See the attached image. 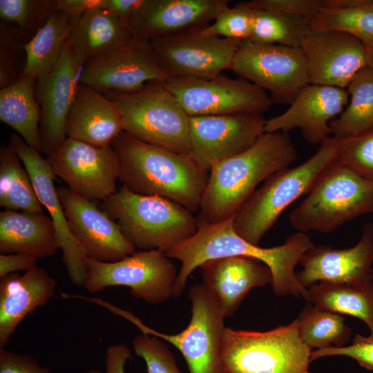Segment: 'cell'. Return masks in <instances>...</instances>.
I'll return each mask as SVG.
<instances>
[{
  "mask_svg": "<svg viewBox=\"0 0 373 373\" xmlns=\"http://www.w3.org/2000/svg\"><path fill=\"white\" fill-rule=\"evenodd\" d=\"M235 216L216 223L198 220L196 232L187 240L167 251L170 258L182 265L175 285L174 297H179L185 289L192 272L207 260L227 256H241L264 262L272 274V288L276 295L303 297L307 289L298 282L296 266L303 255L314 246L305 233L289 236L284 244L269 248L254 245L238 236L233 229Z\"/></svg>",
  "mask_w": 373,
  "mask_h": 373,
  "instance_id": "6da1fadb",
  "label": "cell"
},
{
  "mask_svg": "<svg viewBox=\"0 0 373 373\" xmlns=\"http://www.w3.org/2000/svg\"><path fill=\"white\" fill-rule=\"evenodd\" d=\"M119 164V180L130 191L154 195L200 210L209 173L188 154L149 144L125 131L111 142Z\"/></svg>",
  "mask_w": 373,
  "mask_h": 373,
  "instance_id": "7a4b0ae2",
  "label": "cell"
},
{
  "mask_svg": "<svg viewBox=\"0 0 373 373\" xmlns=\"http://www.w3.org/2000/svg\"><path fill=\"white\" fill-rule=\"evenodd\" d=\"M296 157L288 133L265 132L250 148L211 169L198 220L216 223L235 216L259 184Z\"/></svg>",
  "mask_w": 373,
  "mask_h": 373,
  "instance_id": "3957f363",
  "label": "cell"
},
{
  "mask_svg": "<svg viewBox=\"0 0 373 373\" xmlns=\"http://www.w3.org/2000/svg\"><path fill=\"white\" fill-rule=\"evenodd\" d=\"M102 207L137 251L165 254L198 229V220L180 204L158 196L134 193L124 186L103 201Z\"/></svg>",
  "mask_w": 373,
  "mask_h": 373,
  "instance_id": "277c9868",
  "label": "cell"
},
{
  "mask_svg": "<svg viewBox=\"0 0 373 373\" xmlns=\"http://www.w3.org/2000/svg\"><path fill=\"white\" fill-rule=\"evenodd\" d=\"M336 152L337 140L329 137L305 162L269 176L235 216L233 225L236 233L258 245L284 210L311 191L321 175L334 162Z\"/></svg>",
  "mask_w": 373,
  "mask_h": 373,
  "instance_id": "5b68a950",
  "label": "cell"
},
{
  "mask_svg": "<svg viewBox=\"0 0 373 373\" xmlns=\"http://www.w3.org/2000/svg\"><path fill=\"white\" fill-rule=\"evenodd\" d=\"M312 352L294 320L265 332L226 327L220 357L224 373H310Z\"/></svg>",
  "mask_w": 373,
  "mask_h": 373,
  "instance_id": "8992f818",
  "label": "cell"
},
{
  "mask_svg": "<svg viewBox=\"0 0 373 373\" xmlns=\"http://www.w3.org/2000/svg\"><path fill=\"white\" fill-rule=\"evenodd\" d=\"M102 94L117 104L124 131L145 143L189 155L190 117L164 82L152 81L131 93Z\"/></svg>",
  "mask_w": 373,
  "mask_h": 373,
  "instance_id": "52a82bcc",
  "label": "cell"
},
{
  "mask_svg": "<svg viewBox=\"0 0 373 373\" xmlns=\"http://www.w3.org/2000/svg\"><path fill=\"white\" fill-rule=\"evenodd\" d=\"M367 213H373V181L334 161L289 218L298 232L328 233Z\"/></svg>",
  "mask_w": 373,
  "mask_h": 373,
  "instance_id": "ba28073f",
  "label": "cell"
},
{
  "mask_svg": "<svg viewBox=\"0 0 373 373\" xmlns=\"http://www.w3.org/2000/svg\"><path fill=\"white\" fill-rule=\"evenodd\" d=\"M191 316L181 332L167 334L144 325L133 313L102 299L99 305L135 325L143 334L157 336L176 347L182 354L190 373H224L220 357L221 345L226 329L225 316L214 296L203 284H194L189 289Z\"/></svg>",
  "mask_w": 373,
  "mask_h": 373,
  "instance_id": "9c48e42d",
  "label": "cell"
},
{
  "mask_svg": "<svg viewBox=\"0 0 373 373\" xmlns=\"http://www.w3.org/2000/svg\"><path fill=\"white\" fill-rule=\"evenodd\" d=\"M171 259L159 250L137 251L111 262L87 258L83 287L92 294L110 287H127L134 298L162 304L174 297L179 271Z\"/></svg>",
  "mask_w": 373,
  "mask_h": 373,
  "instance_id": "30bf717a",
  "label": "cell"
},
{
  "mask_svg": "<svg viewBox=\"0 0 373 373\" xmlns=\"http://www.w3.org/2000/svg\"><path fill=\"white\" fill-rule=\"evenodd\" d=\"M230 69L238 77L268 90L273 103L290 104L309 84L305 59L298 48L245 40Z\"/></svg>",
  "mask_w": 373,
  "mask_h": 373,
  "instance_id": "8fae6325",
  "label": "cell"
},
{
  "mask_svg": "<svg viewBox=\"0 0 373 373\" xmlns=\"http://www.w3.org/2000/svg\"><path fill=\"white\" fill-rule=\"evenodd\" d=\"M164 84L189 117L237 113L262 114L273 101L267 91L238 77L169 79Z\"/></svg>",
  "mask_w": 373,
  "mask_h": 373,
  "instance_id": "7c38bea8",
  "label": "cell"
},
{
  "mask_svg": "<svg viewBox=\"0 0 373 373\" xmlns=\"http://www.w3.org/2000/svg\"><path fill=\"white\" fill-rule=\"evenodd\" d=\"M200 28L150 41L169 79H211L231 68L243 41L205 35Z\"/></svg>",
  "mask_w": 373,
  "mask_h": 373,
  "instance_id": "4fadbf2b",
  "label": "cell"
},
{
  "mask_svg": "<svg viewBox=\"0 0 373 373\" xmlns=\"http://www.w3.org/2000/svg\"><path fill=\"white\" fill-rule=\"evenodd\" d=\"M47 160L70 190L88 200L103 202L117 191L119 164L111 144L99 146L66 137Z\"/></svg>",
  "mask_w": 373,
  "mask_h": 373,
  "instance_id": "5bb4252c",
  "label": "cell"
},
{
  "mask_svg": "<svg viewBox=\"0 0 373 373\" xmlns=\"http://www.w3.org/2000/svg\"><path fill=\"white\" fill-rule=\"evenodd\" d=\"M169 77L149 40L132 37L114 50L86 62L81 83L96 91L131 93L152 81Z\"/></svg>",
  "mask_w": 373,
  "mask_h": 373,
  "instance_id": "9a60e30c",
  "label": "cell"
},
{
  "mask_svg": "<svg viewBox=\"0 0 373 373\" xmlns=\"http://www.w3.org/2000/svg\"><path fill=\"white\" fill-rule=\"evenodd\" d=\"M266 120L259 113L190 117L189 155L209 171L250 148L265 133Z\"/></svg>",
  "mask_w": 373,
  "mask_h": 373,
  "instance_id": "2e32d148",
  "label": "cell"
},
{
  "mask_svg": "<svg viewBox=\"0 0 373 373\" xmlns=\"http://www.w3.org/2000/svg\"><path fill=\"white\" fill-rule=\"evenodd\" d=\"M88 59L70 37L56 66L42 85L35 88L36 98L41 106L39 133L42 153L46 157L53 153L66 138L68 115Z\"/></svg>",
  "mask_w": 373,
  "mask_h": 373,
  "instance_id": "e0dca14e",
  "label": "cell"
},
{
  "mask_svg": "<svg viewBox=\"0 0 373 373\" xmlns=\"http://www.w3.org/2000/svg\"><path fill=\"white\" fill-rule=\"evenodd\" d=\"M57 189L70 232L87 258L111 262L137 251L118 224L94 202L68 187Z\"/></svg>",
  "mask_w": 373,
  "mask_h": 373,
  "instance_id": "ac0fdd59",
  "label": "cell"
},
{
  "mask_svg": "<svg viewBox=\"0 0 373 373\" xmlns=\"http://www.w3.org/2000/svg\"><path fill=\"white\" fill-rule=\"evenodd\" d=\"M300 49L310 84L346 89L355 75L367 66V47L343 32L310 29Z\"/></svg>",
  "mask_w": 373,
  "mask_h": 373,
  "instance_id": "d6986e66",
  "label": "cell"
},
{
  "mask_svg": "<svg viewBox=\"0 0 373 373\" xmlns=\"http://www.w3.org/2000/svg\"><path fill=\"white\" fill-rule=\"evenodd\" d=\"M8 144L15 149L26 169L39 202L47 209L54 223L62 260L71 282L77 286H83L87 257L68 227L54 184L55 175L50 162L17 134L11 135Z\"/></svg>",
  "mask_w": 373,
  "mask_h": 373,
  "instance_id": "ffe728a7",
  "label": "cell"
},
{
  "mask_svg": "<svg viewBox=\"0 0 373 373\" xmlns=\"http://www.w3.org/2000/svg\"><path fill=\"white\" fill-rule=\"evenodd\" d=\"M298 282L307 289L316 282L362 283L373 281V224L365 223L358 242L352 247L336 249L314 246L302 256Z\"/></svg>",
  "mask_w": 373,
  "mask_h": 373,
  "instance_id": "44dd1931",
  "label": "cell"
},
{
  "mask_svg": "<svg viewBox=\"0 0 373 373\" xmlns=\"http://www.w3.org/2000/svg\"><path fill=\"white\" fill-rule=\"evenodd\" d=\"M348 102L345 88L309 84L284 113L266 120L265 132L288 133L299 128L308 142L321 144L331 137L329 122L343 111Z\"/></svg>",
  "mask_w": 373,
  "mask_h": 373,
  "instance_id": "7402d4cb",
  "label": "cell"
},
{
  "mask_svg": "<svg viewBox=\"0 0 373 373\" xmlns=\"http://www.w3.org/2000/svg\"><path fill=\"white\" fill-rule=\"evenodd\" d=\"M228 0H144L128 21L132 36L147 40L204 27Z\"/></svg>",
  "mask_w": 373,
  "mask_h": 373,
  "instance_id": "603a6c76",
  "label": "cell"
},
{
  "mask_svg": "<svg viewBox=\"0 0 373 373\" xmlns=\"http://www.w3.org/2000/svg\"><path fill=\"white\" fill-rule=\"evenodd\" d=\"M203 284L225 317L234 314L249 291L272 283L270 269L262 261L241 256L205 261L200 267Z\"/></svg>",
  "mask_w": 373,
  "mask_h": 373,
  "instance_id": "cb8c5ba5",
  "label": "cell"
},
{
  "mask_svg": "<svg viewBox=\"0 0 373 373\" xmlns=\"http://www.w3.org/2000/svg\"><path fill=\"white\" fill-rule=\"evenodd\" d=\"M57 282L44 268L36 266L23 274L0 278V347H4L19 323L54 296Z\"/></svg>",
  "mask_w": 373,
  "mask_h": 373,
  "instance_id": "d4e9b609",
  "label": "cell"
},
{
  "mask_svg": "<svg viewBox=\"0 0 373 373\" xmlns=\"http://www.w3.org/2000/svg\"><path fill=\"white\" fill-rule=\"evenodd\" d=\"M124 131L117 104L90 87L80 84L68 113L66 137L104 146Z\"/></svg>",
  "mask_w": 373,
  "mask_h": 373,
  "instance_id": "484cf974",
  "label": "cell"
},
{
  "mask_svg": "<svg viewBox=\"0 0 373 373\" xmlns=\"http://www.w3.org/2000/svg\"><path fill=\"white\" fill-rule=\"evenodd\" d=\"M59 248L49 216L12 209L0 213V254H22L36 259L51 256Z\"/></svg>",
  "mask_w": 373,
  "mask_h": 373,
  "instance_id": "4316f807",
  "label": "cell"
},
{
  "mask_svg": "<svg viewBox=\"0 0 373 373\" xmlns=\"http://www.w3.org/2000/svg\"><path fill=\"white\" fill-rule=\"evenodd\" d=\"M36 85L34 77L23 74L16 82L0 89V120L15 130L28 146L42 153Z\"/></svg>",
  "mask_w": 373,
  "mask_h": 373,
  "instance_id": "83f0119b",
  "label": "cell"
},
{
  "mask_svg": "<svg viewBox=\"0 0 373 373\" xmlns=\"http://www.w3.org/2000/svg\"><path fill=\"white\" fill-rule=\"evenodd\" d=\"M304 299L323 309L361 319L373 335V281L362 283L321 281L307 288Z\"/></svg>",
  "mask_w": 373,
  "mask_h": 373,
  "instance_id": "f1b7e54d",
  "label": "cell"
},
{
  "mask_svg": "<svg viewBox=\"0 0 373 373\" xmlns=\"http://www.w3.org/2000/svg\"><path fill=\"white\" fill-rule=\"evenodd\" d=\"M71 22L70 39L89 59L114 50L133 37L121 20L104 8L91 10Z\"/></svg>",
  "mask_w": 373,
  "mask_h": 373,
  "instance_id": "f546056e",
  "label": "cell"
},
{
  "mask_svg": "<svg viewBox=\"0 0 373 373\" xmlns=\"http://www.w3.org/2000/svg\"><path fill=\"white\" fill-rule=\"evenodd\" d=\"M71 19L55 11L45 25L23 46L26 65L23 74L37 80L36 88L42 85L57 64L65 44L70 37Z\"/></svg>",
  "mask_w": 373,
  "mask_h": 373,
  "instance_id": "4dcf8cb0",
  "label": "cell"
},
{
  "mask_svg": "<svg viewBox=\"0 0 373 373\" xmlns=\"http://www.w3.org/2000/svg\"><path fill=\"white\" fill-rule=\"evenodd\" d=\"M308 22L312 30L343 32L373 46V0H323Z\"/></svg>",
  "mask_w": 373,
  "mask_h": 373,
  "instance_id": "1f68e13d",
  "label": "cell"
},
{
  "mask_svg": "<svg viewBox=\"0 0 373 373\" xmlns=\"http://www.w3.org/2000/svg\"><path fill=\"white\" fill-rule=\"evenodd\" d=\"M349 102L337 118L329 122L332 137L343 140L373 127V69L359 70L346 88Z\"/></svg>",
  "mask_w": 373,
  "mask_h": 373,
  "instance_id": "d6a6232c",
  "label": "cell"
},
{
  "mask_svg": "<svg viewBox=\"0 0 373 373\" xmlns=\"http://www.w3.org/2000/svg\"><path fill=\"white\" fill-rule=\"evenodd\" d=\"M15 149H0V205L5 209L44 213L30 177Z\"/></svg>",
  "mask_w": 373,
  "mask_h": 373,
  "instance_id": "836d02e7",
  "label": "cell"
},
{
  "mask_svg": "<svg viewBox=\"0 0 373 373\" xmlns=\"http://www.w3.org/2000/svg\"><path fill=\"white\" fill-rule=\"evenodd\" d=\"M295 321L300 338L312 350L343 347L350 339L351 328L341 314L310 302L306 301Z\"/></svg>",
  "mask_w": 373,
  "mask_h": 373,
  "instance_id": "e575fe53",
  "label": "cell"
},
{
  "mask_svg": "<svg viewBox=\"0 0 373 373\" xmlns=\"http://www.w3.org/2000/svg\"><path fill=\"white\" fill-rule=\"evenodd\" d=\"M309 30L308 20L303 17L256 9L252 32L248 40L260 44L300 48Z\"/></svg>",
  "mask_w": 373,
  "mask_h": 373,
  "instance_id": "d590c367",
  "label": "cell"
},
{
  "mask_svg": "<svg viewBox=\"0 0 373 373\" xmlns=\"http://www.w3.org/2000/svg\"><path fill=\"white\" fill-rule=\"evenodd\" d=\"M55 0H0L1 21L10 26L24 46L55 11Z\"/></svg>",
  "mask_w": 373,
  "mask_h": 373,
  "instance_id": "8d00e7d4",
  "label": "cell"
},
{
  "mask_svg": "<svg viewBox=\"0 0 373 373\" xmlns=\"http://www.w3.org/2000/svg\"><path fill=\"white\" fill-rule=\"evenodd\" d=\"M256 9L249 1H240L223 9L213 23L200 28L202 33L219 37L245 41L250 38Z\"/></svg>",
  "mask_w": 373,
  "mask_h": 373,
  "instance_id": "74e56055",
  "label": "cell"
},
{
  "mask_svg": "<svg viewBox=\"0 0 373 373\" xmlns=\"http://www.w3.org/2000/svg\"><path fill=\"white\" fill-rule=\"evenodd\" d=\"M336 140L335 162L373 181V127L359 135Z\"/></svg>",
  "mask_w": 373,
  "mask_h": 373,
  "instance_id": "f35d334b",
  "label": "cell"
},
{
  "mask_svg": "<svg viewBox=\"0 0 373 373\" xmlns=\"http://www.w3.org/2000/svg\"><path fill=\"white\" fill-rule=\"evenodd\" d=\"M26 52L12 28L0 21V89L16 82L23 74Z\"/></svg>",
  "mask_w": 373,
  "mask_h": 373,
  "instance_id": "ab89813d",
  "label": "cell"
},
{
  "mask_svg": "<svg viewBox=\"0 0 373 373\" xmlns=\"http://www.w3.org/2000/svg\"><path fill=\"white\" fill-rule=\"evenodd\" d=\"M135 353L144 361L148 373H183L164 341L142 333L133 342Z\"/></svg>",
  "mask_w": 373,
  "mask_h": 373,
  "instance_id": "60d3db41",
  "label": "cell"
},
{
  "mask_svg": "<svg viewBox=\"0 0 373 373\" xmlns=\"http://www.w3.org/2000/svg\"><path fill=\"white\" fill-rule=\"evenodd\" d=\"M329 356L350 357L361 367L373 371V335L363 336L357 334L349 345L314 350L312 352L311 361Z\"/></svg>",
  "mask_w": 373,
  "mask_h": 373,
  "instance_id": "b9f144b4",
  "label": "cell"
},
{
  "mask_svg": "<svg viewBox=\"0 0 373 373\" xmlns=\"http://www.w3.org/2000/svg\"><path fill=\"white\" fill-rule=\"evenodd\" d=\"M249 3L256 9L297 15L307 20L323 6V0H251Z\"/></svg>",
  "mask_w": 373,
  "mask_h": 373,
  "instance_id": "7bdbcfd3",
  "label": "cell"
},
{
  "mask_svg": "<svg viewBox=\"0 0 373 373\" xmlns=\"http://www.w3.org/2000/svg\"><path fill=\"white\" fill-rule=\"evenodd\" d=\"M0 373H50L47 367L28 354H18L0 347Z\"/></svg>",
  "mask_w": 373,
  "mask_h": 373,
  "instance_id": "ee69618b",
  "label": "cell"
},
{
  "mask_svg": "<svg viewBox=\"0 0 373 373\" xmlns=\"http://www.w3.org/2000/svg\"><path fill=\"white\" fill-rule=\"evenodd\" d=\"M106 0H55V9L75 19L91 10L104 8Z\"/></svg>",
  "mask_w": 373,
  "mask_h": 373,
  "instance_id": "f6af8a7d",
  "label": "cell"
},
{
  "mask_svg": "<svg viewBox=\"0 0 373 373\" xmlns=\"http://www.w3.org/2000/svg\"><path fill=\"white\" fill-rule=\"evenodd\" d=\"M37 266V259L22 254H0V278L18 271H28Z\"/></svg>",
  "mask_w": 373,
  "mask_h": 373,
  "instance_id": "bcb514c9",
  "label": "cell"
},
{
  "mask_svg": "<svg viewBox=\"0 0 373 373\" xmlns=\"http://www.w3.org/2000/svg\"><path fill=\"white\" fill-rule=\"evenodd\" d=\"M132 357L128 346L123 343L110 345L106 352V373H125V365Z\"/></svg>",
  "mask_w": 373,
  "mask_h": 373,
  "instance_id": "7dc6e473",
  "label": "cell"
},
{
  "mask_svg": "<svg viewBox=\"0 0 373 373\" xmlns=\"http://www.w3.org/2000/svg\"><path fill=\"white\" fill-rule=\"evenodd\" d=\"M144 0H106L105 10L121 20L128 28L132 15Z\"/></svg>",
  "mask_w": 373,
  "mask_h": 373,
  "instance_id": "c3c4849f",
  "label": "cell"
},
{
  "mask_svg": "<svg viewBox=\"0 0 373 373\" xmlns=\"http://www.w3.org/2000/svg\"><path fill=\"white\" fill-rule=\"evenodd\" d=\"M367 66L373 69V46L367 47Z\"/></svg>",
  "mask_w": 373,
  "mask_h": 373,
  "instance_id": "681fc988",
  "label": "cell"
},
{
  "mask_svg": "<svg viewBox=\"0 0 373 373\" xmlns=\"http://www.w3.org/2000/svg\"><path fill=\"white\" fill-rule=\"evenodd\" d=\"M83 373H104V372H101V371H99L98 370H88V371L84 372Z\"/></svg>",
  "mask_w": 373,
  "mask_h": 373,
  "instance_id": "f907efd6",
  "label": "cell"
}]
</instances>
